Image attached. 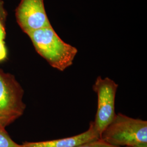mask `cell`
Masks as SVG:
<instances>
[{"label":"cell","instance_id":"9","mask_svg":"<svg viewBox=\"0 0 147 147\" xmlns=\"http://www.w3.org/2000/svg\"><path fill=\"white\" fill-rule=\"evenodd\" d=\"M76 147H116L108 144L100 138L83 143Z\"/></svg>","mask_w":147,"mask_h":147},{"label":"cell","instance_id":"5","mask_svg":"<svg viewBox=\"0 0 147 147\" xmlns=\"http://www.w3.org/2000/svg\"><path fill=\"white\" fill-rule=\"evenodd\" d=\"M16 15L18 24L26 34L52 26L46 13L44 0H21Z\"/></svg>","mask_w":147,"mask_h":147},{"label":"cell","instance_id":"2","mask_svg":"<svg viewBox=\"0 0 147 147\" xmlns=\"http://www.w3.org/2000/svg\"><path fill=\"white\" fill-rule=\"evenodd\" d=\"M100 138L116 147H147V121L116 114Z\"/></svg>","mask_w":147,"mask_h":147},{"label":"cell","instance_id":"8","mask_svg":"<svg viewBox=\"0 0 147 147\" xmlns=\"http://www.w3.org/2000/svg\"><path fill=\"white\" fill-rule=\"evenodd\" d=\"M0 147H23L16 143L5 130V127L0 125Z\"/></svg>","mask_w":147,"mask_h":147},{"label":"cell","instance_id":"3","mask_svg":"<svg viewBox=\"0 0 147 147\" xmlns=\"http://www.w3.org/2000/svg\"><path fill=\"white\" fill-rule=\"evenodd\" d=\"M24 91L14 76L0 70V125L5 127L21 117L26 109Z\"/></svg>","mask_w":147,"mask_h":147},{"label":"cell","instance_id":"4","mask_svg":"<svg viewBox=\"0 0 147 147\" xmlns=\"http://www.w3.org/2000/svg\"><path fill=\"white\" fill-rule=\"evenodd\" d=\"M118 84L109 78L98 76L93 90L98 96V106L94 124L101 134L116 116L115 98Z\"/></svg>","mask_w":147,"mask_h":147},{"label":"cell","instance_id":"6","mask_svg":"<svg viewBox=\"0 0 147 147\" xmlns=\"http://www.w3.org/2000/svg\"><path fill=\"white\" fill-rule=\"evenodd\" d=\"M100 136L93 121L90 123L86 131L78 135L42 142H25L22 146L23 147H76L84 143L99 139Z\"/></svg>","mask_w":147,"mask_h":147},{"label":"cell","instance_id":"1","mask_svg":"<svg viewBox=\"0 0 147 147\" xmlns=\"http://www.w3.org/2000/svg\"><path fill=\"white\" fill-rule=\"evenodd\" d=\"M27 34L37 53L53 68L63 71L73 64L78 49L64 42L53 27L37 30Z\"/></svg>","mask_w":147,"mask_h":147},{"label":"cell","instance_id":"7","mask_svg":"<svg viewBox=\"0 0 147 147\" xmlns=\"http://www.w3.org/2000/svg\"><path fill=\"white\" fill-rule=\"evenodd\" d=\"M5 11L2 4L0 3V62L4 61L7 55V49L5 45Z\"/></svg>","mask_w":147,"mask_h":147},{"label":"cell","instance_id":"10","mask_svg":"<svg viewBox=\"0 0 147 147\" xmlns=\"http://www.w3.org/2000/svg\"><path fill=\"white\" fill-rule=\"evenodd\" d=\"M130 147V146H125V147Z\"/></svg>","mask_w":147,"mask_h":147}]
</instances>
